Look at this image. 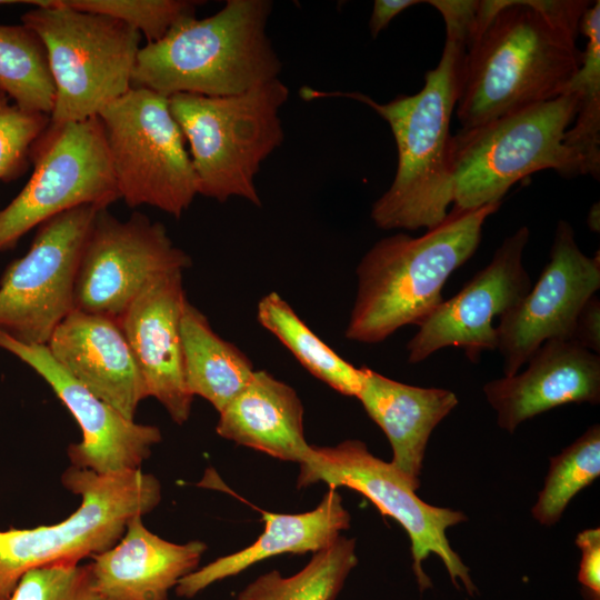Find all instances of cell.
Returning <instances> with one entry per match:
<instances>
[{"mask_svg":"<svg viewBox=\"0 0 600 600\" xmlns=\"http://www.w3.org/2000/svg\"><path fill=\"white\" fill-rule=\"evenodd\" d=\"M21 23L44 44L56 97L50 120L82 121L132 87L142 36L113 18L69 7L62 0H32Z\"/></svg>","mask_w":600,"mask_h":600,"instance_id":"cell-8","label":"cell"},{"mask_svg":"<svg viewBox=\"0 0 600 600\" xmlns=\"http://www.w3.org/2000/svg\"><path fill=\"white\" fill-rule=\"evenodd\" d=\"M357 398L386 433L393 452L391 463L417 491L426 448L433 429L458 404L447 389L406 384L368 368H359Z\"/></svg>","mask_w":600,"mask_h":600,"instance_id":"cell-21","label":"cell"},{"mask_svg":"<svg viewBox=\"0 0 600 600\" xmlns=\"http://www.w3.org/2000/svg\"><path fill=\"white\" fill-rule=\"evenodd\" d=\"M529 236L523 226L507 237L489 264L419 326L407 343L410 363H419L446 347L463 349L472 362L482 351L496 349L493 318L516 307L532 287L522 262Z\"/></svg>","mask_w":600,"mask_h":600,"instance_id":"cell-15","label":"cell"},{"mask_svg":"<svg viewBox=\"0 0 600 600\" xmlns=\"http://www.w3.org/2000/svg\"><path fill=\"white\" fill-rule=\"evenodd\" d=\"M217 433L283 461L308 457L303 407L293 388L266 370H256L247 387L220 412Z\"/></svg>","mask_w":600,"mask_h":600,"instance_id":"cell-22","label":"cell"},{"mask_svg":"<svg viewBox=\"0 0 600 600\" xmlns=\"http://www.w3.org/2000/svg\"><path fill=\"white\" fill-rule=\"evenodd\" d=\"M257 320L312 376L333 390L357 398L361 388L359 368L322 341L277 292L268 293L258 302Z\"/></svg>","mask_w":600,"mask_h":600,"instance_id":"cell-25","label":"cell"},{"mask_svg":"<svg viewBox=\"0 0 600 600\" xmlns=\"http://www.w3.org/2000/svg\"><path fill=\"white\" fill-rule=\"evenodd\" d=\"M572 340L597 354L600 353V300L596 294L581 308Z\"/></svg>","mask_w":600,"mask_h":600,"instance_id":"cell-34","label":"cell"},{"mask_svg":"<svg viewBox=\"0 0 600 600\" xmlns=\"http://www.w3.org/2000/svg\"><path fill=\"white\" fill-rule=\"evenodd\" d=\"M99 210L76 207L38 227L28 252L0 278V330L22 343L47 346L74 310L77 271Z\"/></svg>","mask_w":600,"mask_h":600,"instance_id":"cell-12","label":"cell"},{"mask_svg":"<svg viewBox=\"0 0 600 600\" xmlns=\"http://www.w3.org/2000/svg\"><path fill=\"white\" fill-rule=\"evenodd\" d=\"M600 474V426H591L573 443L550 459L532 517L543 526L556 524L572 498Z\"/></svg>","mask_w":600,"mask_h":600,"instance_id":"cell-29","label":"cell"},{"mask_svg":"<svg viewBox=\"0 0 600 600\" xmlns=\"http://www.w3.org/2000/svg\"><path fill=\"white\" fill-rule=\"evenodd\" d=\"M181 270L153 277L118 319L144 382L177 424L190 416L193 397L183 372L180 322L187 302Z\"/></svg>","mask_w":600,"mask_h":600,"instance_id":"cell-17","label":"cell"},{"mask_svg":"<svg viewBox=\"0 0 600 600\" xmlns=\"http://www.w3.org/2000/svg\"><path fill=\"white\" fill-rule=\"evenodd\" d=\"M418 0H376L369 20V30L372 38L390 23V21L406 9L422 3Z\"/></svg>","mask_w":600,"mask_h":600,"instance_id":"cell-35","label":"cell"},{"mask_svg":"<svg viewBox=\"0 0 600 600\" xmlns=\"http://www.w3.org/2000/svg\"><path fill=\"white\" fill-rule=\"evenodd\" d=\"M29 158V181L0 209V252L13 249L31 229L57 214L80 206L103 209L120 199L98 117L50 120Z\"/></svg>","mask_w":600,"mask_h":600,"instance_id":"cell-10","label":"cell"},{"mask_svg":"<svg viewBox=\"0 0 600 600\" xmlns=\"http://www.w3.org/2000/svg\"><path fill=\"white\" fill-rule=\"evenodd\" d=\"M69 7L122 21L147 39H162L178 22L196 16L201 1L191 0H62Z\"/></svg>","mask_w":600,"mask_h":600,"instance_id":"cell-30","label":"cell"},{"mask_svg":"<svg viewBox=\"0 0 600 600\" xmlns=\"http://www.w3.org/2000/svg\"><path fill=\"white\" fill-rule=\"evenodd\" d=\"M49 122V116L20 108L0 90V181L27 170L31 147Z\"/></svg>","mask_w":600,"mask_h":600,"instance_id":"cell-32","label":"cell"},{"mask_svg":"<svg viewBox=\"0 0 600 600\" xmlns=\"http://www.w3.org/2000/svg\"><path fill=\"white\" fill-rule=\"evenodd\" d=\"M581 549L578 581L586 600H600V529L581 531L576 539Z\"/></svg>","mask_w":600,"mask_h":600,"instance_id":"cell-33","label":"cell"},{"mask_svg":"<svg viewBox=\"0 0 600 600\" xmlns=\"http://www.w3.org/2000/svg\"><path fill=\"white\" fill-rule=\"evenodd\" d=\"M271 10L268 0H228L210 17L181 20L140 48L132 87L167 98L224 97L278 79L282 63L267 33Z\"/></svg>","mask_w":600,"mask_h":600,"instance_id":"cell-4","label":"cell"},{"mask_svg":"<svg viewBox=\"0 0 600 600\" xmlns=\"http://www.w3.org/2000/svg\"><path fill=\"white\" fill-rule=\"evenodd\" d=\"M181 342L186 386L220 412L251 380V360L222 339L207 317L188 300L183 307Z\"/></svg>","mask_w":600,"mask_h":600,"instance_id":"cell-24","label":"cell"},{"mask_svg":"<svg viewBox=\"0 0 600 600\" xmlns=\"http://www.w3.org/2000/svg\"><path fill=\"white\" fill-rule=\"evenodd\" d=\"M0 349L32 368L78 422L82 440L71 443V466L98 473L140 469L162 439L158 427L127 419L70 376L47 346L22 343L0 330Z\"/></svg>","mask_w":600,"mask_h":600,"instance_id":"cell-16","label":"cell"},{"mask_svg":"<svg viewBox=\"0 0 600 600\" xmlns=\"http://www.w3.org/2000/svg\"><path fill=\"white\" fill-rule=\"evenodd\" d=\"M61 481L81 498L70 517L56 524L0 531V600H9L31 569L79 562L112 548L132 516L151 512L161 500L158 479L140 469L98 473L70 466Z\"/></svg>","mask_w":600,"mask_h":600,"instance_id":"cell-7","label":"cell"},{"mask_svg":"<svg viewBox=\"0 0 600 600\" xmlns=\"http://www.w3.org/2000/svg\"><path fill=\"white\" fill-rule=\"evenodd\" d=\"M9 600H106L89 564L59 562L26 572Z\"/></svg>","mask_w":600,"mask_h":600,"instance_id":"cell-31","label":"cell"},{"mask_svg":"<svg viewBox=\"0 0 600 600\" xmlns=\"http://www.w3.org/2000/svg\"><path fill=\"white\" fill-rule=\"evenodd\" d=\"M600 288V257L586 256L569 222L559 220L550 259L536 284L500 317L497 346L510 377L548 340H572L583 304Z\"/></svg>","mask_w":600,"mask_h":600,"instance_id":"cell-14","label":"cell"},{"mask_svg":"<svg viewBox=\"0 0 600 600\" xmlns=\"http://www.w3.org/2000/svg\"><path fill=\"white\" fill-rule=\"evenodd\" d=\"M579 33L587 39L581 63L566 92L578 98V110L564 134V146L579 161L582 174L599 179L600 173V1L583 12ZM564 92V93H566Z\"/></svg>","mask_w":600,"mask_h":600,"instance_id":"cell-26","label":"cell"},{"mask_svg":"<svg viewBox=\"0 0 600 600\" xmlns=\"http://www.w3.org/2000/svg\"><path fill=\"white\" fill-rule=\"evenodd\" d=\"M264 530L249 547L216 559L183 577L176 593L192 598L210 584L233 577L250 566L281 553L318 552L350 526V514L336 489H329L311 511L297 514L262 512Z\"/></svg>","mask_w":600,"mask_h":600,"instance_id":"cell-23","label":"cell"},{"mask_svg":"<svg viewBox=\"0 0 600 600\" xmlns=\"http://www.w3.org/2000/svg\"><path fill=\"white\" fill-rule=\"evenodd\" d=\"M466 49V37L446 31L441 59L426 73L422 89L386 103L360 92L301 89L306 99L342 97L362 102L390 126L398 163L391 186L371 208V219L380 229L429 230L448 214L453 202L450 121L460 94Z\"/></svg>","mask_w":600,"mask_h":600,"instance_id":"cell-2","label":"cell"},{"mask_svg":"<svg viewBox=\"0 0 600 600\" xmlns=\"http://www.w3.org/2000/svg\"><path fill=\"white\" fill-rule=\"evenodd\" d=\"M357 563L356 540L340 536L314 552L296 574L264 573L246 586L237 600H336Z\"/></svg>","mask_w":600,"mask_h":600,"instance_id":"cell-27","label":"cell"},{"mask_svg":"<svg viewBox=\"0 0 600 600\" xmlns=\"http://www.w3.org/2000/svg\"><path fill=\"white\" fill-rule=\"evenodd\" d=\"M528 368L489 381L483 392L510 433L523 421L571 402L600 401V357L573 340H548L529 358Z\"/></svg>","mask_w":600,"mask_h":600,"instance_id":"cell-18","label":"cell"},{"mask_svg":"<svg viewBox=\"0 0 600 600\" xmlns=\"http://www.w3.org/2000/svg\"><path fill=\"white\" fill-rule=\"evenodd\" d=\"M0 90L17 106L50 117L56 88L38 34L24 26L0 24Z\"/></svg>","mask_w":600,"mask_h":600,"instance_id":"cell-28","label":"cell"},{"mask_svg":"<svg viewBox=\"0 0 600 600\" xmlns=\"http://www.w3.org/2000/svg\"><path fill=\"white\" fill-rule=\"evenodd\" d=\"M326 482L329 488L347 487L359 491L380 510L396 519L411 541L413 572L421 592L432 586L421 562L436 553L444 563L454 587L461 580L466 591H477L469 568L450 547L446 531L467 518L464 513L423 502L391 462H386L359 440H346L334 447L311 446L300 463L298 487Z\"/></svg>","mask_w":600,"mask_h":600,"instance_id":"cell-11","label":"cell"},{"mask_svg":"<svg viewBox=\"0 0 600 600\" xmlns=\"http://www.w3.org/2000/svg\"><path fill=\"white\" fill-rule=\"evenodd\" d=\"M190 266L162 223L140 212L120 220L100 209L82 249L74 309L118 320L149 280Z\"/></svg>","mask_w":600,"mask_h":600,"instance_id":"cell-13","label":"cell"},{"mask_svg":"<svg viewBox=\"0 0 600 600\" xmlns=\"http://www.w3.org/2000/svg\"><path fill=\"white\" fill-rule=\"evenodd\" d=\"M47 348L78 382L134 420L140 402L148 396L117 319L74 309L54 329Z\"/></svg>","mask_w":600,"mask_h":600,"instance_id":"cell-19","label":"cell"},{"mask_svg":"<svg viewBox=\"0 0 600 600\" xmlns=\"http://www.w3.org/2000/svg\"><path fill=\"white\" fill-rule=\"evenodd\" d=\"M500 206L453 208L420 237L397 233L376 242L356 270L358 288L346 338L373 344L404 326L419 327L444 300L446 281L474 254L486 219Z\"/></svg>","mask_w":600,"mask_h":600,"instance_id":"cell-3","label":"cell"},{"mask_svg":"<svg viewBox=\"0 0 600 600\" xmlns=\"http://www.w3.org/2000/svg\"><path fill=\"white\" fill-rule=\"evenodd\" d=\"M24 3V1H14V0H0V6Z\"/></svg>","mask_w":600,"mask_h":600,"instance_id":"cell-37","label":"cell"},{"mask_svg":"<svg viewBox=\"0 0 600 600\" xmlns=\"http://www.w3.org/2000/svg\"><path fill=\"white\" fill-rule=\"evenodd\" d=\"M586 0H494L467 46L456 114L471 129L563 94L578 71Z\"/></svg>","mask_w":600,"mask_h":600,"instance_id":"cell-1","label":"cell"},{"mask_svg":"<svg viewBox=\"0 0 600 600\" xmlns=\"http://www.w3.org/2000/svg\"><path fill=\"white\" fill-rule=\"evenodd\" d=\"M206 543L167 541L132 516L121 539L89 563L94 586L106 600H169V591L198 569Z\"/></svg>","mask_w":600,"mask_h":600,"instance_id":"cell-20","label":"cell"},{"mask_svg":"<svg viewBox=\"0 0 600 600\" xmlns=\"http://www.w3.org/2000/svg\"><path fill=\"white\" fill-rule=\"evenodd\" d=\"M119 198L128 207H154L176 218L198 196V181L169 99L131 87L100 111Z\"/></svg>","mask_w":600,"mask_h":600,"instance_id":"cell-9","label":"cell"},{"mask_svg":"<svg viewBox=\"0 0 600 600\" xmlns=\"http://www.w3.org/2000/svg\"><path fill=\"white\" fill-rule=\"evenodd\" d=\"M288 98L279 78L233 96L168 98L189 143L198 194L219 202L238 197L261 206L256 176L284 140L279 112Z\"/></svg>","mask_w":600,"mask_h":600,"instance_id":"cell-5","label":"cell"},{"mask_svg":"<svg viewBox=\"0 0 600 600\" xmlns=\"http://www.w3.org/2000/svg\"><path fill=\"white\" fill-rule=\"evenodd\" d=\"M587 224L591 231L597 233L600 231V207L598 201L592 204L587 214Z\"/></svg>","mask_w":600,"mask_h":600,"instance_id":"cell-36","label":"cell"},{"mask_svg":"<svg viewBox=\"0 0 600 600\" xmlns=\"http://www.w3.org/2000/svg\"><path fill=\"white\" fill-rule=\"evenodd\" d=\"M577 110V96L566 92L452 136L453 208L470 210L501 202L514 183L541 170L552 169L568 178L583 176L564 146Z\"/></svg>","mask_w":600,"mask_h":600,"instance_id":"cell-6","label":"cell"}]
</instances>
